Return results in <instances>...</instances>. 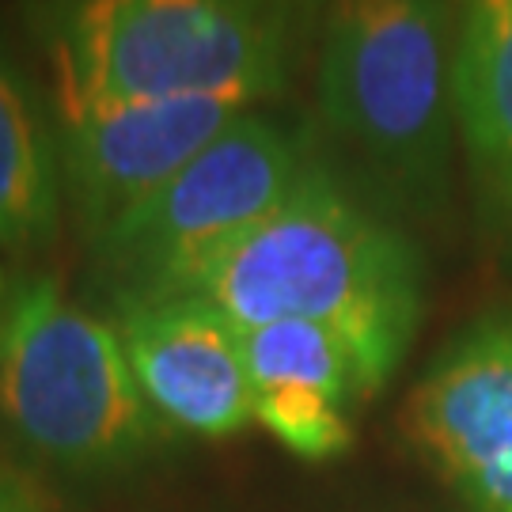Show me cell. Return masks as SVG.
I'll return each instance as SVG.
<instances>
[{"mask_svg": "<svg viewBox=\"0 0 512 512\" xmlns=\"http://www.w3.org/2000/svg\"><path fill=\"white\" fill-rule=\"evenodd\" d=\"M202 296L236 330L300 319L330 330L372 395L399 368L421 319V266L395 228L311 164L270 217L205 262Z\"/></svg>", "mask_w": 512, "mask_h": 512, "instance_id": "1", "label": "cell"}, {"mask_svg": "<svg viewBox=\"0 0 512 512\" xmlns=\"http://www.w3.org/2000/svg\"><path fill=\"white\" fill-rule=\"evenodd\" d=\"M239 342L258 425L300 459L342 456L353 444L349 403L361 395L346 346L300 319L239 330Z\"/></svg>", "mask_w": 512, "mask_h": 512, "instance_id": "9", "label": "cell"}, {"mask_svg": "<svg viewBox=\"0 0 512 512\" xmlns=\"http://www.w3.org/2000/svg\"><path fill=\"white\" fill-rule=\"evenodd\" d=\"M308 167L296 137L247 110L92 243L118 304L183 296L209 258L293 194Z\"/></svg>", "mask_w": 512, "mask_h": 512, "instance_id": "5", "label": "cell"}, {"mask_svg": "<svg viewBox=\"0 0 512 512\" xmlns=\"http://www.w3.org/2000/svg\"><path fill=\"white\" fill-rule=\"evenodd\" d=\"M0 418L31 452L84 475L133 467L156 444L118 330L54 277H27L0 304Z\"/></svg>", "mask_w": 512, "mask_h": 512, "instance_id": "4", "label": "cell"}, {"mask_svg": "<svg viewBox=\"0 0 512 512\" xmlns=\"http://www.w3.org/2000/svg\"><path fill=\"white\" fill-rule=\"evenodd\" d=\"M452 107L482 194L512 213V0H459Z\"/></svg>", "mask_w": 512, "mask_h": 512, "instance_id": "10", "label": "cell"}, {"mask_svg": "<svg viewBox=\"0 0 512 512\" xmlns=\"http://www.w3.org/2000/svg\"><path fill=\"white\" fill-rule=\"evenodd\" d=\"M247 103L220 95L133 99L57 118L61 186L88 243L209 148Z\"/></svg>", "mask_w": 512, "mask_h": 512, "instance_id": "6", "label": "cell"}, {"mask_svg": "<svg viewBox=\"0 0 512 512\" xmlns=\"http://www.w3.org/2000/svg\"><path fill=\"white\" fill-rule=\"evenodd\" d=\"M23 12L65 118L171 95L255 107L293 84L323 0H23Z\"/></svg>", "mask_w": 512, "mask_h": 512, "instance_id": "2", "label": "cell"}, {"mask_svg": "<svg viewBox=\"0 0 512 512\" xmlns=\"http://www.w3.org/2000/svg\"><path fill=\"white\" fill-rule=\"evenodd\" d=\"M406 433L475 512H512V315L440 353L406 403Z\"/></svg>", "mask_w": 512, "mask_h": 512, "instance_id": "7", "label": "cell"}, {"mask_svg": "<svg viewBox=\"0 0 512 512\" xmlns=\"http://www.w3.org/2000/svg\"><path fill=\"white\" fill-rule=\"evenodd\" d=\"M57 133L42 122L16 61L0 50V251H38L61 220Z\"/></svg>", "mask_w": 512, "mask_h": 512, "instance_id": "11", "label": "cell"}, {"mask_svg": "<svg viewBox=\"0 0 512 512\" xmlns=\"http://www.w3.org/2000/svg\"><path fill=\"white\" fill-rule=\"evenodd\" d=\"M118 338L152 414L198 437H232L255 421L239 330L209 300H122Z\"/></svg>", "mask_w": 512, "mask_h": 512, "instance_id": "8", "label": "cell"}, {"mask_svg": "<svg viewBox=\"0 0 512 512\" xmlns=\"http://www.w3.org/2000/svg\"><path fill=\"white\" fill-rule=\"evenodd\" d=\"M4 296H8V289H4V274H0V304H4Z\"/></svg>", "mask_w": 512, "mask_h": 512, "instance_id": "13", "label": "cell"}, {"mask_svg": "<svg viewBox=\"0 0 512 512\" xmlns=\"http://www.w3.org/2000/svg\"><path fill=\"white\" fill-rule=\"evenodd\" d=\"M452 0H323L319 110L399 198L440 202L452 156Z\"/></svg>", "mask_w": 512, "mask_h": 512, "instance_id": "3", "label": "cell"}, {"mask_svg": "<svg viewBox=\"0 0 512 512\" xmlns=\"http://www.w3.org/2000/svg\"><path fill=\"white\" fill-rule=\"evenodd\" d=\"M0 512H35V509H31L19 494H12V490L0 486Z\"/></svg>", "mask_w": 512, "mask_h": 512, "instance_id": "12", "label": "cell"}]
</instances>
